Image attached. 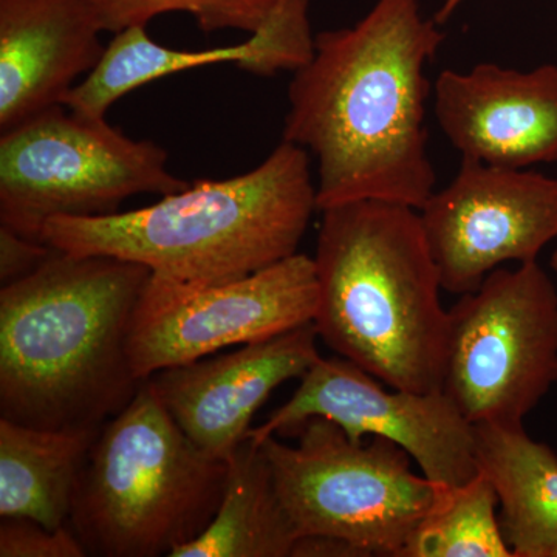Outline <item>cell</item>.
I'll return each mask as SVG.
<instances>
[{"label": "cell", "mask_w": 557, "mask_h": 557, "mask_svg": "<svg viewBox=\"0 0 557 557\" xmlns=\"http://www.w3.org/2000/svg\"><path fill=\"white\" fill-rule=\"evenodd\" d=\"M170 153L57 106L2 132L0 226L42 240L54 218H102L141 194L168 196L189 185L168 168Z\"/></svg>", "instance_id": "cell-7"}, {"label": "cell", "mask_w": 557, "mask_h": 557, "mask_svg": "<svg viewBox=\"0 0 557 557\" xmlns=\"http://www.w3.org/2000/svg\"><path fill=\"white\" fill-rule=\"evenodd\" d=\"M314 38L310 0H278L269 20L237 46L205 50H175L150 38L146 25L115 33L97 67L76 84L65 108L90 119H106L124 95L186 70L234 64L260 78L295 73L311 60Z\"/></svg>", "instance_id": "cell-14"}, {"label": "cell", "mask_w": 557, "mask_h": 557, "mask_svg": "<svg viewBox=\"0 0 557 557\" xmlns=\"http://www.w3.org/2000/svg\"><path fill=\"white\" fill-rule=\"evenodd\" d=\"M557 383V289L537 262L491 271L449 309L442 391L469 423L522 428Z\"/></svg>", "instance_id": "cell-8"}, {"label": "cell", "mask_w": 557, "mask_h": 557, "mask_svg": "<svg viewBox=\"0 0 557 557\" xmlns=\"http://www.w3.org/2000/svg\"><path fill=\"white\" fill-rule=\"evenodd\" d=\"M420 215L443 289L467 295L504 263L537 262L557 239V178L461 159Z\"/></svg>", "instance_id": "cell-11"}, {"label": "cell", "mask_w": 557, "mask_h": 557, "mask_svg": "<svg viewBox=\"0 0 557 557\" xmlns=\"http://www.w3.org/2000/svg\"><path fill=\"white\" fill-rule=\"evenodd\" d=\"M421 0H376L351 27L319 33L293 73L282 141L318 163V209L376 200L420 211L435 193L428 62L446 35Z\"/></svg>", "instance_id": "cell-1"}, {"label": "cell", "mask_w": 557, "mask_h": 557, "mask_svg": "<svg viewBox=\"0 0 557 557\" xmlns=\"http://www.w3.org/2000/svg\"><path fill=\"white\" fill-rule=\"evenodd\" d=\"M319 284L310 256H295L236 281L180 287L150 276L129 335L138 380L282 335L317 317Z\"/></svg>", "instance_id": "cell-9"}, {"label": "cell", "mask_w": 557, "mask_h": 557, "mask_svg": "<svg viewBox=\"0 0 557 557\" xmlns=\"http://www.w3.org/2000/svg\"><path fill=\"white\" fill-rule=\"evenodd\" d=\"M386 384L341 357L319 358L299 387L265 423L249 431L255 443L292 437L313 417L338 424L355 443L391 440L437 485H467L479 474L475 428L445 392H412Z\"/></svg>", "instance_id": "cell-10"}, {"label": "cell", "mask_w": 557, "mask_h": 557, "mask_svg": "<svg viewBox=\"0 0 557 557\" xmlns=\"http://www.w3.org/2000/svg\"><path fill=\"white\" fill-rule=\"evenodd\" d=\"M318 209L310 153L281 141L256 170L197 180L149 207L102 218H54L50 247L148 267L180 287L223 284L295 256Z\"/></svg>", "instance_id": "cell-3"}, {"label": "cell", "mask_w": 557, "mask_h": 557, "mask_svg": "<svg viewBox=\"0 0 557 557\" xmlns=\"http://www.w3.org/2000/svg\"><path fill=\"white\" fill-rule=\"evenodd\" d=\"M83 542L67 525L50 530L32 519L7 518L0 522V557H84Z\"/></svg>", "instance_id": "cell-21"}, {"label": "cell", "mask_w": 557, "mask_h": 557, "mask_svg": "<svg viewBox=\"0 0 557 557\" xmlns=\"http://www.w3.org/2000/svg\"><path fill=\"white\" fill-rule=\"evenodd\" d=\"M53 252L54 248L44 240L28 239L5 226H0V282H2V287L30 276Z\"/></svg>", "instance_id": "cell-22"}, {"label": "cell", "mask_w": 557, "mask_h": 557, "mask_svg": "<svg viewBox=\"0 0 557 557\" xmlns=\"http://www.w3.org/2000/svg\"><path fill=\"white\" fill-rule=\"evenodd\" d=\"M298 443H258L296 534L347 542L359 556L403 557L413 531L446 486L412 471V457L391 440L355 443L327 420L300 426Z\"/></svg>", "instance_id": "cell-6"}, {"label": "cell", "mask_w": 557, "mask_h": 557, "mask_svg": "<svg viewBox=\"0 0 557 557\" xmlns=\"http://www.w3.org/2000/svg\"><path fill=\"white\" fill-rule=\"evenodd\" d=\"M101 428L42 429L0 418V518L32 519L50 530L67 525Z\"/></svg>", "instance_id": "cell-17"}, {"label": "cell", "mask_w": 557, "mask_h": 557, "mask_svg": "<svg viewBox=\"0 0 557 557\" xmlns=\"http://www.w3.org/2000/svg\"><path fill=\"white\" fill-rule=\"evenodd\" d=\"M465 2H467V0H445L437 10V13H435V22H437L438 25L446 24V22L456 14V11L460 9L461 3Z\"/></svg>", "instance_id": "cell-23"}, {"label": "cell", "mask_w": 557, "mask_h": 557, "mask_svg": "<svg viewBox=\"0 0 557 557\" xmlns=\"http://www.w3.org/2000/svg\"><path fill=\"white\" fill-rule=\"evenodd\" d=\"M552 269L555 270L557 274V251L552 256Z\"/></svg>", "instance_id": "cell-24"}, {"label": "cell", "mask_w": 557, "mask_h": 557, "mask_svg": "<svg viewBox=\"0 0 557 557\" xmlns=\"http://www.w3.org/2000/svg\"><path fill=\"white\" fill-rule=\"evenodd\" d=\"M226 478L228 460L201 450L145 381L102 424L69 523L87 556L170 557L214 518Z\"/></svg>", "instance_id": "cell-5"}, {"label": "cell", "mask_w": 557, "mask_h": 557, "mask_svg": "<svg viewBox=\"0 0 557 557\" xmlns=\"http://www.w3.org/2000/svg\"><path fill=\"white\" fill-rule=\"evenodd\" d=\"M474 428L479 472L496 490L512 557H557V454L523 426Z\"/></svg>", "instance_id": "cell-16"}, {"label": "cell", "mask_w": 557, "mask_h": 557, "mask_svg": "<svg viewBox=\"0 0 557 557\" xmlns=\"http://www.w3.org/2000/svg\"><path fill=\"white\" fill-rule=\"evenodd\" d=\"M150 270L54 248L0 288V418L42 429L101 428L134 399L132 319Z\"/></svg>", "instance_id": "cell-2"}, {"label": "cell", "mask_w": 557, "mask_h": 557, "mask_svg": "<svg viewBox=\"0 0 557 557\" xmlns=\"http://www.w3.org/2000/svg\"><path fill=\"white\" fill-rule=\"evenodd\" d=\"M318 341L311 322L230 354L160 370L146 383L201 450L228 460L270 395L302 379L321 358Z\"/></svg>", "instance_id": "cell-12"}, {"label": "cell", "mask_w": 557, "mask_h": 557, "mask_svg": "<svg viewBox=\"0 0 557 557\" xmlns=\"http://www.w3.org/2000/svg\"><path fill=\"white\" fill-rule=\"evenodd\" d=\"M102 33L89 0H0V132L64 106L101 61Z\"/></svg>", "instance_id": "cell-15"}, {"label": "cell", "mask_w": 557, "mask_h": 557, "mask_svg": "<svg viewBox=\"0 0 557 557\" xmlns=\"http://www.w3.org/2000/svg\"><path fill=\"white\" fill-rule=\"evenodd\" d=\"M104 32L119 33L146 25L170 13L189 14L205 33L244 32L252 35L269 20L278 0H89Z\"/></svg>", "instance_id": "cell-20"}, {"label": "cell", "mask_w": 557, "mask_h": 557, "mask_svg": "<svg viewBox=\"0 0 557 557\" xmlns=\"http://www.w3.org/2000/svg\"><path fill=\"white\" fill-rule=\"evenodd\" d=\"M435 119L461 159L528 170L557 161V65L520 72L493 62L446 69L434 86Z\"/></svg>", "instance_id": "cell-13"}, {"label": "cell", "mask_w": 557, "mask_h": 557, "mask_svg": "<svg viewBox=\"0 0 557 557\" xmlns=\"http://www.w3.org/2000/svg\"><path fill=\"white\" fill-rule=\"evenodd\" d=\"M296 541L269 458L262 446L247 438L228 458V478L214 518L170 557H292Z\"/></svg>", "instance_id": "cell-18"}, {"label": "cell", "mask_w": 557, "mask_h": 557, "mask_svg": "<svg viewBox=\"0 0 557 557\" xmlns=\"http://www.w3.org/2000/svg\"><path fill=\"white\" fill-rule=\"evenodd\" d=\"M321 212L319 341L387 387L442 391L449 310L420 211L364 200Z\"/></svg>", "instance_id": "cell-4"}, {"label": "cell", "mask_w": 557, "mask_h": 557, "mask_svg": "<svg viewBox=\"0 0 557 557\" xmlns=\"http://www.w3.org/2000/svg\"><path fill=\"white\" fill-rule=\"evenodd\" d=\"M497 505L496 490L482 472L467 485L446 487L437 507L413 531L403 557H512Z\"/></svg>", "instance_id": "cell-19"}]
</instances>
